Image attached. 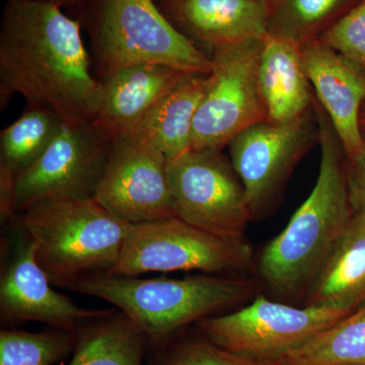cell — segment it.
<instances>
[{"instance_id": "1", "label": "cell", "mask_w": 365, "mask_h": 365, "mask_svg": "<svg viewBox=\"0 0 365 365\" xmlns=\"http://www.w3.org/2000/svg\"><path fill=\"white\" fill-rule=\"evenodd\" d=\"M83 29L62 7L7 0L0 21V105L14 95L66 123L93 121L101 83L93 76Z\"/></svg>"}, {"instance_id": "2", "label": "cell", "mask_w": 365, "mask_h": 365, "mask_svg": "<svg viewBox=\"0 0 365 365\" xmlns=\"http://www.w3.org/2000/svg\"><path fill=\"white\" fill-rule=\"evenodd\" d=\"M321 160L311 194L284 230L267 242L255 270L271 299L302 306L307 292L354 215L348 158L328 115L316 97Z\"/></svg>"}, {"instance_id": "3", "label": "cell", "mask_w": 365, "mask_h": 365, "mask_svg": "<svg viewBox=\"0 0 365 365\" xmlns=\"http://www.w3.org/2000/svg\"><path fill=\"white\" fill-rule=\"evenodd\" d=\"M64 289L110 302L155 345L203 319L235 311L263 292L252 276L204 273L184 278L101 273L72 281Z\"/></svg>"}, {"instance_id": "4", "label": "cell", "mask_w": 365, "mask_h": 365, "mask_svg": "<svg viewBox=\"0 0 365 365\" xmlns=\"http://www.w3.org/2000/svg\"><path fill=\"white\" fill-rule=\"evenodd\" d=\"M69 9L90 38L98 79L136 64L210 74V56L168 20L155 0H76Z\"/></svg>"}, {"instance_id": "5", "label": "cell", "mask_w": 365, "mask_h": 365, "mask_svg": "<svg viewBox=\"0 0 365 365\" xmlns=\"http://www.w3.org/2000/svg\"><path fill=\"white\" fill-rule=\"evenodd\" d=\"M19 216L41 267L60 288L81 278L111 272L132 225L95 198L46 199Z\"/></svg>"}, {"instance_id": "6", "label": "cell", "mask_w": 365, "mask_h": 365, "mask_svg": "<svg viewBox=\"0 0 365 365\" xmlns=\"http://www.w3.org/2000/svg\"><path fill=\"white\" fill-rule=\"evenodd\" d=\"M255 264L256 257L246 237H220L174 216L132 225L110 274L135 277L151 272L199 271L250 276Z\"/></svg>"}, {"instance_id": "7", "label": "cell", "mask_w": 365, "mask_h": 365, "mask_svg": "<svg viewBox=\"0 0 365 365\" xmlns=\"http://www.w3.org/2000/svg\"><path fill=\"white\" fill-rule=\"evenodd\" d=\"M348 314L332 307L297 306L261 292L249 304L194 328L237 356L272 364Z\"/></svg>"}, {"instance_id": "8", "label": "cell", "mask_w": 365, "mask_h": 365, "mask_svg": "<svg viewBox=\"0 0 365 365\" xmlns=\"http://www.w3.org/2000/svg\"><path fill=\"white\" fill-rule=\"evenodd\" d=\"M319 143L314 105L292 121L267 120L232 139L228 158L246 189L253 222L267 220L279 208L295 167Z\"/></svg>"}, {"instance_id": "9", "label": "cell", "mask_w": 365, "mask_h": 365, "mask_svg": "<svg viewBox=\"0 0 365 365\" xmlns=\"http://www.w3.org/2000/svg\"><path fill=\"white\" fill-rule=\"evenodd\" d=\"M264 39L216 48L212 69L193 125L192 148L222 151L237 134L267 121L259 85Z\"/></svg>"}, {"instance_id": "10", "label": "cell", "mask_w": 365, "mask_h": 365, "mask_svg": "<svg viewBox=\"0 0 365 365\" xmlns=\"http://www.w3.org/2000/svg\"><path fill=\"white\" fill-rule=\"evenodd\" d=\"M168 179L177 217L220 237H246L248 197L222 151L192 148L168 162Z\"/></svg>"}, {"instance_id": "11", "label": "cell", "mask_w": 365, "mask_h": 365, "mask_svg": "<svg viewBox=\"0 0 365 365\" xmlns=\"http://www.w3.org/2000/svg\"><path fill=\"white\" fill-rule=\"evenodd\" d=\"M4 227L0 271L2 323L41 322L58 330L78 332L88 319L105 311L83 309L53 289L20 216Z\"/></svg>"}, {"instance_id": "12", "label": "cell", "mask_w": 365, "mask_h": 365, "mask_svg": "<svg viewBox=\"0 0 365 365\" xmlns=\"http://www.w3.org/2000/svg\"><path fill=\"white\" fill-rule=\"evenodd\" d=\"M111 143L93 121L64 124L39 160L16 178V213L46 199L93 198Z\"/></svg>"}, {"instance_id": "13", "label": "cell", "mask_w": 365, "mask_h": 365, "mask_svg": "<svg viewBox=\"0 0 365 365\" xmlns=\"http://www.w3.org/2000/svg\"><path fill=\"white\" fill-rule=\"evenodd\" d=\"M93 198L131 225L176 216L167 158L138 133L112 139L104 174Z\"/></svg>"}, {"instance_id": "14", "label": "cell", "mask_w": 365, "mask_h": 365, "mask_svg": "<svg viewBox=\"0 0 365 365\" xmlns=\"http://www.w3.org/2000/svg\"><path fill=\"white\" fill-rule=\"evenodd\" d=\"M304 71L314 97L328 115L348 160L364 150L359 115L365 101V71L319 41L302 47Z\"/></svg>"}, {"instance_id": "15", "label": "cell", "mask_w": 365, "mask_h": 365, "mask_svg": "<svg viewBox=\"0 0 365 365\" xmlns=\"http://www.w3.org/2000/svg\"><path fill=\"white\" fill-rule=\"evenodd\" d=\"M155 1L180 32L210 53L222 46L264 39L268 34L267 0Z\"/></svg>"}, {"instance_id": "16", "label": "cell", "mask_w": 365, "mask_h": 365, "mask_svg": "<svg viewBox=\"0 0 365 365\" xmlns=\"http://www.w3.org/2000/svg\"><path fill=\"white\" fill-rule=\"evenodd\" d=\"M185 73L190 72L160 64H136L113 71L98 79L100 103L93 123L110 139L135 133L146 115Z\"/></svg>"}, {"instance_id": "17", "label": "cell", "mask_w": 365, "mask_h": 365, "mask_svg": "<svg viewBox=\"0 0 365 365\" xmlns=\"http://www.w3.org/2000/svg\"><path fill=\"white\" fill-rule=\"evenodd\" d=\"M365 302V213L355 211L336 242L302 306L352 313Z\"/></svg>"}, {"instance_id": "18", "label": "cell", "mask_w": 365, "mask_h": 365, "mask_svg": "<svg viewBox=\"0 0 365 365\" xmlns=\"http://www.w3.org/2000/svg\"><path fill=\"white\" fill-rule=\"evenodd\" d=\"M259 85L269 121H292L313 107L314 93L304 71L302 48L289 41L264 38Z\"/></svg>"}, {"instance_id": "19", "label": "cell", "mask_w": 365, "mask_h": 365, "mask_svg": "<svg viewBox=\"0 0 365 365\" xmlns=\"http://www.w3.org/2000/svg\"><path fill=\"white\" fill-rule=\"evenodd\" d=\"M208 76L185 73L146 115L135 132L155 144L168 162L192 150L194 121Z\"/></svg>"}, {"instance_id": "20", "label": "cell", "mask_w": 365, "mask_h": 365, "mask_svg": "<svg viewBox=\"0 0 365 365\" xmlns=\"http://www.w3.org/2000/svg\"><path fill=\"white\" fill-rule=\"evenodd\" d=\"M148 342L126 314L119 309H105L78 331L69 365H143Z\"/></svg>"}, {"instance_id": "21", "label": "cell", "mask_w": 365, "mask_h": 365, "mask_svg": "<svg viewBox=\"0 0 365 365\" xmlns=\"http://www.w3.org/2000/svg\"><path fill=\"white\" fill-rule=\"evenodd\" d=\"M272 365H365V302Z\"/></svg>"}, {"instance_id": "22", "label": "cell", "mask_w": 365, "mask_h": 365, "mask_svg": "<svg viewBox=\"0 0 365 365\" xmlns=\"http://www.w3.org/2000/svg\"><path fill=\"white\" fill-rule=\"evenodd\" d=\"M360 0H267L268 34L300 48L318 41Z\"/></svg>"}, {"instance_id": "23", "label": "cell", "mask_w": 365, "mask_h": 365, "mask_svg": "<svg viewBox=\"0 0 365 365\" xmlns=\"http://www.w3.org/2000/svg\"><path fill=\"white\" fill-rule=\"evenodd\" d=\"M66 122L49 110L26 107L0 132V170L18 178L37 162Z\"/></svg>"}, {"instance_id": "24", "label": "cell", "mask_w": 365, "mask_h": 365, "mask_svg": "<svg viewBox=\"0 0 365 365\" xmlns=\"http://www.w3.org/2000/svg\"><path fill=\"white\" fill-rule=\"evenodd\" d=\"M78 332L58 330L32 333L4 329L0 332V365H51L71 353Z\"/></svg>"}, {"instance_id": "25", "label": "cell", "mask_w": 365, "mask_h": 365, "mask_svg": "<svg viewBox=\"0 0 365 365\" xmlns=\"http://www.w3.org/2000/svg\"><path fill=\"white\" fill-rule=\"evenodd\" d=\"M188 330L163 343L153 365H272L242 359L218 347L196 329L193 333Z\"/></svg>"}, {"instance_id": "26", "label": "cell", "mask_w": 365, "mask_h": 365, "mask_svg": "<svg viewBox=\"0 0 365 365\" xmlns=\"http://www.w3.org/2000/svg\"><path fill=\"white\" fill-rule=\"evenodd\" d=\"M318 41L365 71V0L343 14Z\"/></svg>"}, {"instance_id": "27", "label": "cell", "mask_w": 365, "mask_h": 365, "mask_svg": "<svg viewBox=\"0 0 365 365\" xmlns=\"http://www.w3.org/2000/svg\"><path fill=\"white\" fill-rule=\"evenodd\" d=\"M348 182L354 210L365 213V145L359 157L348 160Z\"/></svg>"}, {"instance_id": "28", "label": "cell", "mask_w": 365, "mask_h": 365, "mask_svg": "<svg viewBox=\"0 0 365 365\" xmlns=\"http://www.w3.org/2000/svg\"><path fill=\"white\" fill-rule=\"evenodd\" d=\"M11 1L47 2V4H56L63 9V7H71L76 0H11Z\"/></svg>"}, {"instance_id": "29", "label": "cell", "mask_w": 365, "mask_h": 365, "mask_svg": "<svg viewBox=\"0 0 365 365\" xmlns=\"http://www.w3.org/2000/svg\"><path fill=\"white\" fill-rule=\"evenodd\" d=\"M359 128L362 141H364L365 145V101L364 105H362L361 110H360Z\"/></svg>"}]
</instances>
